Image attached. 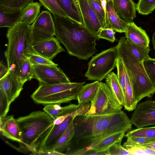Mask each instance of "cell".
<instances>
[{
    "mask_svg": "<svg viewBox=\"0 0 155 155\" xmlns=\"http://www.w3.org/2000/svg\"><path fill=\"white\" fill-rule=\"evenodd\" d=\"M115 32L112 29L101 27L99 30L97 36V39H104L113 43L115 41Z\"/></svg>",
    "mask_w": 155,
    "mask_h": 155,
    "instance_id": "obj_40",
    "label": "cell"
},
{
    "mask_svg": "<svg viewBox=\"0 0 155 155\" xmlns=\"http://www.w3.org/2000/svg\"><path fill=\"white\" fill-rule=\"evenodd\" d=\"M19 78L24 84L26 81L34 78L33 66L29 59L25 60L23 63Z\"/></svg>",
    "mask_w": 155,
    "mask_h": 155,
    "instance_id": "obj_34",
    "label": "cell"
},
{
    "mask_svg": "<svg viewBox=\"0 0 155 155\" xmlns=\"http://www.w3.org/2000/svg\"><path fill=\"white\" fill-rule=\"evenodd\" d=\"M124 143L123 146L125 147L135 146H145L147 144L155 141V139L146 137L137 136H128Z\"/></svg>",
    "mask_w": 155,
    "mask_h": 155,
    "instance_id": "obj_31",
    "label": "cell"
},
{
    "mask_svg": "<svg viewBox=\"0 0 155 155\" xmlns=\"http://www.w3.org/2000/svg\"><path fill=\"white\" fill-rule=\"evenodd\" d=\"M143 64L149 78L155 85V58L149 56L143 61Z\"/></svg>",
    "mask_w": 155,
    "mask_h": 155,
    "instance_id": "obj_38",
    "label": "cell"
},
{
    "mask_svg": "<svg viewBox=\"0 0 155 155\" xmlns=\"http://www.w3.org/2000/svg\"><path fill=\"white\" fill-rule=\"evenodd\" d=\"M5 52L7 66L19 77L23 63L35 54L33 47L31 25L20 21L9 28Z\"/></svg>",
    "mask_w": 155,
    "mask_h": 155,
    "instance_id": "obj_4",
    "label": "cell"
},
{
    "mask_svg": "<svg viewBox=\"0 0 155 155\" xmlns=\"http://www.w3.org/2000/svg\"><path fill=\"white\" fill-rule=\"evenodd\" d=\"M74 118V115H72L67 117L60 124L54 125L50 133L39 150L52 149L54 146L68 126L72 120Z\"/></svg>",
    "mask_w": 155,
    "mask_h": 155,
    "instance_id": "obj_18",
    "label": "cell"
},
{
    "mask_svg": "<svg viewBox=\"0 0 155 155\" xmlns=\"http://www.w3.org/2000/svg\"><path fill=\"white\" fill-rule=\"evenodd\" d=\"M36 155H64V153H59L52 149H46L38 151Z\"/></svg>",
    "mask_w": 155,
    "mask_h": 155,
    "instance_id": "obj_44",
    "label": "cell"
},
{
    "mask_svg": "<svg viewBox=\"0 0 155 155\" xmlns=\"http://www.w3.org/2000/svg\"><path fill=\"white\" fill-rule=\"evenodd\" d=\"M33 66L34 78L39 84L52 85L71 82L62 70L57 66L37 64Z\"/></svg>",
    "mask_w": 155,
    "mask_h": 155,
    "instance_id": "obj_10",
    "label": "cell"
},
{
    "mask_svg": "<svg viewBox=\"0 0 155 155\" xmlns=\"http://www.w3.org/2000/svg\"><path fill=\"white\" fill-rule=\"evenodd\" d=\"M41 5L53 15L68 17L61 8L57 0H39Z\"/></svg>",
    "mask_w": 155,
    "mask_h": 155,
    "instance_id": "obj_30",
    "label": "cell"
},
{
    "mask_svg": "<svg viewBox=\"0 0 155 155\" xmlns=\"http://www.w3.org/2000/svg\"><path fill=\"white\" fill-rule=\"evenodd\" d=\"M95 1L101 2V0H94Z\"/></svg>",
    "mask_w": 155,
    "mask_h": 155,
    "instance_id": "obj_48",
    "label": "cell"
},
{
    "mask_svg": "<svg viewBox=\"0 0 155 155\" xmlns=\"http://www.w3.org/2000/svg\"><path fill=\"white\" fill-rule=\"evenodd\" d=\"M22 10L0 6V27L10 28L19 21Z\"/></svg>",
    "mask_w": 155,
    "mask_h": 155,
    "instance_id": "obj_20",
    "label": "cell"
},
{
    "mask_svg": "<svg viewBox=\"0 0 155 155\" xmlns=\"http://www.w3.org/2000/svg\"><path fill=\"white\" fill-rule=\"evenodd\" d=\"M125 33L127 39L140 45L149 46L150 39L146 31L134 22L127 24Z\"/></svg>",
    "mask_w": 155,
    "mask_h": 155,
    "instance_id": "obj_17",
    "label": "cell"
},
{
    "mask_svg": "<svg viewBox=\"0 0 155 155\" xmlns=\"http://www.w3.org/2000/svg\"><path fill=\"white\" fill-rule=\"evenodd\" d=\"M130 121L137 128L155 125V101L148 100L137 105Z\"/></svg>",
    "mask_w": 155,
    "mask_h": 155,
    "instance_id": "obj_11",
    "label": "cell"
},
{
    "mask_svg": "<svg viewBox=\"0 0 155 155\" xmlns=\"http://www.w3.org/2000/svg\"><path fill=\"white\" fill-rule=\"evenodd\" d=\"M125 43L132 54L140 61H143L149 56V47H146L137 44L126 38Z\"/></svg>",
    "mask_w": 155,
    "mask_h": 155,
    "instance_id": "obj_27",
    "label": "cell"
},
{
    "mask_svg": "<svg viewBox=\"0 0 155 155\" xmlns=\"http://www.w3.org/2000/svg\"><path fill=\"white\" fill-rule=\"evenodd\" d=\"M31 64L32 65H45L58 66V64L54 62L51 60L36 54L32 56L29 58Z\"/></svg>",
    "mask_w": 155,
    "mask_h": 155,
    "instance_id": "obj_42",
    "label": "cell"
},
{
    "mask_svg": "<svg viewBox=\"0 0 155 155\" xmlns=\"http://www.w3.org/2000/svg\"><path fill=\"white\" fill-rule=\"evenodd\" d=\"M16 120L22 134L21 149L36 155L52 129L54 120L45 111L39 110Z\"/></svg>",
    "mask_w": 155,
    "mask_h": 155,
    "instance_id": "obj_3",
    "label": "cell"
},
{
    "mask_svg": "<svg viewBox=\"0 0 155 155\" xmlns=\"http://www.w3.org/2000/svg\"><path fill=\"white\" fill-rule=\"evenodd\" d=\"M83 20V25L97 37L102 27L97 16L88 0H77Z\"/></svg>",
    "mask_w": 155,
    "mask_h": 155,
    "instance_id": "obj_13",
    "label": "cell"
},
{
    "mask_svg": "<svg viewBox=\"0 0 155 155\" xmlns=\"http://www.w3.org/2000/svg\"><path fill=\"white\" fill-rule=\"evenodd\" d=\"M99 83V81H96L82 87L78 95V104L91 101L97 91Z\"/></svg>",
    "mask_w": 155,
    "mask_h": 155,
    "instance_id": "obj_24",
    "label": "cell"
},
{
    "mask_svg": "<svg viewBox=\"0 0 155 155\" xmlns=\"http://www.w3.org/2000/svg\"><path fill=\"white\" fill-rule=\"evenodd\" d=\"M113 114H85L75 117L73 121L74 135L65 154L80 155L89 147L94 139L107 133L110 120Z\"/></svg>",
    "mask_w": 155,
    "mask_h": 155,
    "instance_id": "obj_2",
    "label": "cell"
},
{
    "mask_svg": "<svg viewBox=\"0 0 155 155\" xmlns=\"http://www.w3.org/2000/svg\"><path fill=\"white\" fill-rule=\"evenodd\" d=\"M24 84L12 71L0 79V89L5 94L10 104L19 95Z\"/></svg>",
    "mask_w": 155,
    "mask_h": 155,
    "instance_id": "obj_12",
    "label": "cell"
},
{
    "mask_svg": "<svg viewBox=\"0 0 155 155\" xmlns=\"http://www.w3.org/2000/svg\"><path fill=\"white\" fill-rule=\"evenodd\" d=\"M116 67L117 70V77L124 96L127 73L124 63L118 57L117 60Z\"/></svg>",
    "mask_w": 155,
    "mask_h": 155,
    "instance_id": "obj_36",
    "label": "cell"
},
{
    "mask_svg": "<svg viewBox=\"0 0 155 155\" xmlns=\"http://www.w3.org/2000/svg\"><path fill=\"white\" fill-rule=\"evenodd\" d=\"M32 47L36 54L51 60L59 53L65 51L59 41L54 37L33 45Z\"/></svg>",
    "mask_w": 155,
    "mask_h": 155,
    "instance_id": "obj_14",
    "label": "cell"
},
{
    "mask_svg": "<svg viewBox=\"0 0 155 155\" xmlns=\"http://www.w3.org/2000/svg\"><path fill=\"white\" fill-rule=\"evenodd\" d=\"M68 18L83 25V20L77 0H57Z\"/></svg>",
    "mask_w": 155,
    "mask_h": 155,
    "instance_id": "obj_21",
    "label": "cell"
},
{
    "mask_svg": "<svg viewBox=\"0 0 155 155\" xmlns=\"http://www.w3.org/2000/svg\"><path fill=\"white\" fill-rule=\"evenodd\" d=\"M0 117L5 116L8 113L10 104L4 91L0 89Z\"/></svg>",
    "mask_w": 155,
    "mask_h": 155,
    "instance_id": "obj_43",
    "label": "cell"
},
{
    "mask_svg": "<svg viewBox=\"0 0 155 155\" xmlns=\"http://www.w3.org/2000/svg\"><path fill=\"white\" fill-rule=\"evenodd\" d=\"M94 11L102 27L107 28L106 12L103 9L101 2L88 0Z\"/></svg>",
    "mask_w": 155,
    "mask_h": 155,
    "instance_id": "obj_33",
    "label": "cell"
},
{
    "mask_svg": "<svg viewBox=\"0 0 155 155\" xmlns=\"http://www.w3.org/2000/svg\"><path fill=\"white\" fill-rule=\"evenodd\" d=\"M117 58L116 47L103 51L92 57L85 76L88 80L102 81L116 67Z\"/></svg>",
    "mask_w": 155,
    "mask_h": 155,
    "instance_id": "obj_7",
    "label": "cell"
},
{
    "mask_svg": "<svg viewBox=\"0 0 155 155\" xmlns=\"http://www.w3.org/2000/svg\"><path fill=\"white\" fill-rule=\"evenodd\" d=\"M73 121V119L54 146L52 149L65 155V153L69 147L74 135Z\"/></svg>",
    "mask_w": 155,
    "mask_h": 155,
    "instance_id": "obj_22",
    "label": "cell"
},
{
    "mask_svg": "<svg viewBox=\"0 0 155 155\" xmlns=\"http://www.w3.org/2000/svg\"><path fill=\"white\" fill-rule=\"evenodd\" d=\"M32 45L55 35L54 23L50 12L42 11L31 25Z\"/></svg>",
    "mask_w": 155,
    "mask_h": 155,
    "instance_id": "obj_9",
    "label": "cell"
},
{
    "mask_svg": "<svg viewBox=\"0 0 155 155\" xmlns=\"http://www.w3.org/2000/svg\"><path fill=\"white\" fill-rule=\"evenodd\" d=\"M155 9V0H139L136 10L143 15H148Z\"/></svg>",
    "mask_w": 155,
    "mask_h": 155,
    "instance_id": "obj_35",
    "label": "cell"
},
{
    "mask_svg": "<svg viewBox=\"0 0 155 155\" xmlns=\"http://www.w3.org/2000/svg\"><path fill=\"white\" fill-rule=\"evenodd\" d=\"M106 22L107 28L114 31L125 33L127 24L123 21L114 11L111 0L107 1Z\"/></svg>",
    "mask_w": 155,
    "mask_h": 155,
    "instance_id": "obj_19",
    "label": "cell"
},
{
    "mask_svg": "<svg viewBox=\"0 0 155 155\" xmlns=\"http://www.w3.org/2000/svg\"><path fill=\"white\" fill-rule=\"evenodd\" d=\"M56 38L68 53L87 60L97 51V38L81 24L68 17L53 15Z\"/></svg>",
    "mask_w": 155,
    "mask_h": 155,
    "instance_id": "obj_1",
    "label": "cell"
},
{
    "mask_svg": "<svg viewBox=\"0 0 155 155\" xmlns=\"http://www.w3.org/2000/svg\"><path fill=\"white\" fill-rule=\"evenodd\" d=\"M121 141L116 143L107 150V155H132L125 147L121 145Z\"/></svg>",
    "mask_w": 155,
    "mask_h": 155,
    "instance_id": "obj_39",
    "label": "cell"
},
{
    "mask_svg": "<svg viewBox=\"0 0 155 155\" xmlns=\"http://www.w3.org/2000/svg\"><path fill=\"white\" fill-rule=\"evenodd\" d=\"M106 82L110 88L112 94L118 103L124 106V96L117 75L111 72L106 77Z\"/></svg>",
    "mask_w": 155,
    "mask_h": 155,
    "instance_id": "obj_23",
    "label": "cell"
},
{
    "mask_svg": "<svg viewBox=\"0 0 155 155\" xmlns=\"http://www.w3.org/2000/svg\"><path fill=\"white\" fill-rule=\"evenodd\" d=\"M87 115H105L115 114L121 110L123 106L115 98L107 84L99 83L97 91L91 101Z\"/></svg>",
    "mask_w": 155,
    "mask_h": 155,
    "instance_id": "obj_8",
    "label": "cell"
},
{
    "mask_svg": "<svg viewBox=\"0 0 155 155\" xmlns=\"http://www.w3.org/2000/svg\"><path fill=\"white\" fill-rule=\"evenodd\" d=\"M125 136L144 137L155 139V127L137 128L128 132Z\"/></svg>",
    "mask_w": 155,
    "mask_h": 155,
    "instance_id": "obj_32",
    "label": "cell"
},
{
    "mask_svg": "<svg viewBox=\"0 0 155 155\" xmlns=\"http://www.w3.org/2000/svg\"><path fill=\"white\" fill-rule=\"evenodd\" d=\"M113 8L119 17L127 24L136 17V5L133 0H111Z\"/></svg>",
    "mask_w": 155,
    "mask_h": 155,
    "instance_id": "obj_15",
    "label": "cell"
},
{
    "mask_svg": "<svg viewBox=\"0 0 155 155\" xmlns=\"http://www.w3.org/2000/svg\"><path fill=\"white\" fill-rule=\"evenodd\" d=\"M125 131L117 133L107 137L92 149L85 153L91 152L106 151L109 147L114 144L121 141L125 136Z\"/></svg>",
    "mask_w": 155,
    "mask_h": 155,
    "instance_id": "obj_26",
    "label": "cell"
},
{
    "mask_svg": "<svg viewBox=\"0 0 155 155\" xmlns=\"http://www.w3.org/2000/svg\"><path fill=\"white\" fill-rule=\"evenodd\" d=\"M85 82L46 85L39 84L31 95L36 103L46 105L60 104L77 100L78 93Z\"/></svg>",
    "mask_w": 155,
    "mask_h": 155,
    "instance_id": "obj_6",
    "label": "cell"
},
{
    "mask_svg": "<svg viewBox=\"0 0 155 155\" xmlns=\"http://www.w3.org/2000/svg\"><path fill=\"white\" fill-rule=\"evenodd\" d=\"M34 0H0V6L22 10Z\"/></svg>",
    "mask_w": 155,
    "mask_h": 155,
    "instance_id": "obj_37",
    "label": "cell"
},
{
    "mask_svg": "<svg viewBox=\"0 0 155 155\" xmlns=\"http://www.w3.org/2000/svg\"><path fill=\"white\" fill-rule=\"evenodd\" d=\"M78 105L70 104L62 107L61 110L55 109L53 104H46L43 108L44 111L48 114L54 120L58 117L70 114L76 110Z\"/></svg>",
    "mask_w": 155,
    "mask_h": 155,
    "instance_id": "obj_29",
    "label": "cell"
},
{
    "mask_svg": "<svg viewBox=\"0 0 155 155\" xmlns=\"http://www.w3.org/2000/svg\"><path fill=\"white\" fill-rule=\"evenodd\" d=\"M145 147L155 150V141L147 144Z\"/></svg>",
    "mask_w": 155,
    "mask_h": 155,
    "instance_id": "obj_46",
    "label": "cell"
},
{
    "mask_svg": "<svg viewBox=\"0 0 155 155\" xmlns=\"http://www.w3.org/2000/svg\"><path fill=\"white\" fill-rule=\"evenodd\" d=\"M0 131L3 136L21 143L22 134L18 124L12 116L0 117Z\"/></svg>",
    "mask_w": 155,
    "mask_h": 155,
    "instance_id": "obj_16",
    "label": "cell"
},
{
    "mask_svg": "<svg viewBox=\"0 0 155 155\" xmlns=\"http://www.w3.org/2000/svg\"><path fill=\"white\" fill-rule=\"evenodd\" d=\"M137 103L134 94L131 83L127 74L124 105V109L129 111L134 110Z\"/></svg>",
    "mask_w": 155,
    "mask_h": 155,
    "instance_id": "obj_28",
    "label": "cell"
},
{
    "mask_svg": "<svg viewBox=\"0 0 155 155\" xmlns=\"http://www.w3.org/2000/svg\"><path fill=\"white\" fill-rule=\"evenodd\" d=\"M152 41L153 48L154 50L155 56V30L152 35Z\"/></svg>",
    "mask_w": 155,
    "mask_h": 155,
    "instance_id": "obj_47",
    "label": "cell"
},
{
    "mask_svg": "<svg viewBox=\"0 0 155 155\" xmlns=\"http://www.w3.org/2000/svg\"><path fill=\"white\" fill-rule=\"evenodd\" d=\"M121 37L116 48L118 57L122 60L131 83L135 97L138 103L142 98L150 97L155 93V85L149 78L143 62L139 61L132 54Z\"/></svg>",
    "mask_w": 155,
    "mask_h": 155,
    "instance_id": "obj_5",
    "label": "cell"
},
{
    "mask_svg": "<svg viewBox=\"0 0 155 155\" xmlns=\"http://www.w3.org/2000/svg\"><path fill=\"white\" fill-rule=\"evenodd\" d=\"M8 66H6L2 61L0 63V79L4 77L9 71Z\"/></svg>",
    "mask_w": 155,
    "mask_h": 155,
    "instance_id": "obj_45",
    "label": "cell"
},
{
    "mask_svg": "<svg viewBox=\"0 0 155 155\" xmlns=\"http://www.w3.org/2000/svg\"><path fill=\"white\" fill-rule=\"evenodd\" d=\"M41 5L40 3L37 2L28 4L22 10L19 21L31 25L39 15Z\"/></svg>",
    "mask_w": 155,
    "mask_h": 155,
    "instance_id": "obj_25",
    "label": "cell"
},
{
    "mask_svg": "<svg viewBox=\"0 0 155 155\" xmlns=\"http://www.w3.org/2000/svg\"><path fill=\"white\" fill-rule=\"evenodd\" d=\"M125 148L132 155H155V150L145 146H135Z\"/></svg>",
    "mask_w": 155,
    "mask_h": 155,
    "instance_id": "obj_41",
    "label": "cell"
}]
</instances>
